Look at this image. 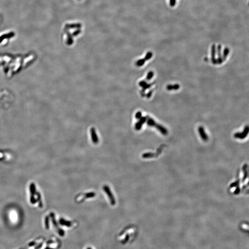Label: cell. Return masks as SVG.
Listing matches in <instances>:
<instances>
[{"label": "cell", "instance_id": "1", "mask_svg": "<svg viewBox=\"0 0 249 249\" xmlns=\"http://www.w3.org/2000/svg\"><path fill=\"white\" fill-rule=\"evenodd\" d=\"M103 189L104 190V191H105L106 193L108 195V197L109 200H110L111 204L112 205H115V199L114 198L111 192L110 191V189H109L108 186H105L103 187Z\"/></svg>", "mask_w": 249, "mask_h": 249}, {"label": "cell", "instance_id": "2", "mask_svg": "<svg viewBox=\"0 0 249 249\" xmlns=\"http://www.w3.org/2000/svg\"><path fill=\"white\" fill-rule=\"evenodd\" d=\"M30 192H31L30 201L32 204H35L36 203L37 201L34 198L35 194L36 193V187H35V185L34 183H31L30 185Z\"/></svg>", "mask_w": 249, "mask_h": 249}, {"label": "cell", "instance_id": "3", "mask_svg": "<svg viewBox=\"0 0 249 249\" xmlns=\"http://www.w3.org/2000/svg\"><path fill=\"white\" fill-rule=\"evenodd\" d=\"M42 242V239H37V240L31 241V242L28 243V249H36L37 248L38 249V248L39 247V245H41Z\"/></svg>", "mask_w": 249, "mask_h": 249}, {"label": "cell", "instance_id": "4", "mask_svg": "<svg viewBox=\"0 0 249 249\" xmlns=\"http://www.w3.org/2000/svg\"><path fill=\"white\" fill-rule=\"evenodd\" d=\"M153 84H147L146 82L145 81H141L139 83V86L143 88L142 91L141 92L142 97L145 96V91L147 90V89L149 88Z\"/></svg>", "mask_w": 249, "mask_h": 249}, {"label": "cell", "instance_id": "5", "mask_svg": "<svg viewBox=\"0 0 249 249\" xmlns=\"http://www.w3.org/2000/svg\"><path fill=\"white\" fill-rule=\"evenodd\" d=\"M146 120H147L146 117H142L139 119V121L135 124L136 130H140V129L141 128L143 124H144L146 121Z\"/></svg>", "mask_w": 249, "mask_h": 249}, {"label": "cell", "instance_id": "6", "mask_svg": "<svg viewBox=\"0 0 249 249\" xmlns=\"http://www.w3.org/2000/svg\"><path fill=\"white\" fill-rule=\"evenodd\" d=\"M216 45L214 44L212 46V48H211V61L214 64H217V61L216 59Z\"/></svg>", "mask_w": 249, "mask_h": 249}, {"label": "cell", "instance_id": "7", "mask_svg": "<svg viewBox=\"0 0 249 249\" xmlns=\"http://www.w3.org/2000/svg\"><path fill=\"white\" fill-rule=\"evenodd\" d=\"M91 136L92 141L94 144H98V136H97L94 128H91Z\"/></svg>", "mask_w": 249, "mask_h": 249}, {"label": "cell", "instance_id": "8", "mask_svg": "<svg viewBox=\"0 0 249 249\" xmlns=\"http://www.w3.org/2000/svg\"><path fill=\"white\" fill-rule=\"evenodd\" d=\"M198 131H199V133L200 135L201 136V137L202 138V139H203L204 141H207V140H208V136L206 134L202 126H200L199 128Z\"/></svg>", "mask_w": 249, "mask_h": 249}, {"label": "cell", "instance_id": "9", "mask_svg": "<svg viewBox=\"0 0 249 249\" xmlns=\"http://www.w3.org/2000/svg\"><path fill=\"white\" fill-rule=\"evenodd\" d=\"M155 127H156L163 135H166L168 134V130H166L165 128H164L163 126H162L161 125L156 124V125H155Z\"/></svg>", "mask_w": 249, "mask_h": 249}, {"label": "cell", "instance_id": "10", "mask_svg": "<svg viewBox=\"0 0 249 249\" xmlns=\"http://www.w3.org/2000/svg\"><path fill=\"white\" fill-rule=\"evenodd\" d=\"M180 86L179 84L175 85H169L166 86V89L168 91H173V90H177L179 89Z\"/></svg>", "mask_w": 249, "mask_h": 249}, {"label": "cell", "instance_id": "11", "mask_svg": "<svg viewBox=\"0 0 249 249\" xmlns=\"http://www.w3.org/2000/svg\"><path fill=\"white\" fill-rule=\"evenodd\" d=\"M146 118H147L146 121H147V125L149 126H155L156 123V122L155 121L154 119L149 117V116H146Z\"/></svg>", "mask_w": 249, "mask_h": 249}, {"label": "cell", "instance_id": "12", "mask_svg": "<svg viewBox=\"0 0 249 249\" xmlns=\"http://www.w3.org/2000/svg\"><path fill=\"white\" fill-rule=\"evenodd\" d=\"M249 132V127L247 126L245 128V131L243 132L242 134H236L235 135V136L237 138H243L245 137L246 135L248 134V132Z\"/></svg>", "mask_w": 249, "mask_h": 249}, {"label": "cell", "instance_id": "13", "mask_svg": "<svg viewBox=\"0 0 249 249\" xmlns=\"http://www.w3.org/2000/svg\"><path fill=\"white\" fill-rule=\"evenodd\" d=\"M37 195V201H38L39 203V206L40 208H42L43 207V203L41 201V195L39 192H37L36 193Z\"/></svg>", "mask_w": 249, "mask_h": 249}, {"label": "cell", "instance_id": "14", "mask_svg": "<svg viewBox=\"0 0 249 249\" xmlns=\"http://www.w3.org/2000/svg\"><path fill=\"white\" fill-rule=\"evenodd\" d=\"M145 61H145V59H140V60H138V61H137L136 63V65L138 67H141V66L145 64Z\"/></svg>", "mask_w": 249, "mask_h": 249}, {"label": "cell", "instance_id": "15", "mask_svg": "<svg viewBox=\"0 0 249 249\" xmlns=\"http://www.w3.org/2000/svg\"><path fill=\"white\" fill-rule=\"evenodd\" d=\"M60 223H61V224L65 225V226H71V222H67V221L66 222L64 219H61V220H60Z\"/></svg>", "mask_w": 249, "mask_h": 249}, {"label": "cell", "instance_id": "16", "mask_svg": "<svg viewBox=\"0 0 249 249\" xmlns=\"http://www.w3.org/2000/svg\"><path fill=\"white\" fill-rule=\"evenodd\" d=\"M229 48H225V50H224V52H223V60H225L226 58V57H227V55H229Z\"/></svg>", "mask_w": 249, "mask_h": 249}, {"label": "cell", "instance_id": "17", "mask_svg": "<svg viewBox=\"0 0 249 249\" xmlns=\"http://www.w3.org/2000/svg\"><path fill=\"white\" fill-rule=\"evenodd\" d=\"M154 76V72L152 71H150L148 72V74H147V77H146V80H150V79H152L153 77Z\"/></svg>", "mask_w": 249, "mask_h": 249}, {"label": "cell", "instance_id": "18", "mask_svg": "<svg viewBox=\"0 0 249 249\" xmlns=\"http://www.w3.org/2000/svg\"><path fill=\"white\" fill-rule=\"evenodd\" d=\"M153 54L151 52H149L146 54L145 57V61H148L152 57Z\"/></svg>", "mask_w": 249, "mask_h": 249}, {"label": "cell", "instance_id": "19", "mask_svg": "<svg viewBox=\"0 0 249 249\" xmlns=\"http://www.w3.org/2000/svg\"><path fill=\"white\" fill-rule=\"evenodd\" d=\"M95 196V194L93 192H90V193H88L85 194V198H92Z\"/></svg>", "mask_w": 249, "mask_h": 249}, {"label": "cell", "instance_id": "20", "mask_svg": "<svg viewBox=\"0 0 249 249\" xmlns=\"http://www.w3.org/2000/svg\"><path fill=\"white\" fill-rule=\"evenodd\" d=\"M221 46L219 45L217 47V54H218V58H222V54H221Z\"/></svg>", "mask_w": 249, "mask_h": 249}, {"label": "cell", "instance_id": "21", "mask_svg": "<svg viewBox=\"0 0 249 249\" xmlns=\"http://www.w3.org/2000/svg\"><path fill=\"white\" fill-rule=\"evenodd\" d=\"M48 221H49V218H48V216H46L45 220V224L46 228L47 229L49 228V222Z\"/></svg>", "mask_w": 249, "mask_h": 249}, {"label": "cell", "instance_id": "22", "mask_svg": "<svg viewBox=\"0 0 249 249\" xmlns=\"http://www.w3.org/2000/svg\"><path fill=\"white\" fill-rule=\"evenodd\" d=\"M142 117V113L140 112H138L135 115L136 119H140Z\"/></svg>", "mask_w": 249, "mask_h": 249}, {"label": "cell", "instance_id": "23", "mask_svg": "<svg viewBox=\"0 0 249 249\" xmlns=\"http://www.w3.org/2000/svg\"><path fill=\"white\" fill-rule=\"evenodd\" d=\"M153 92V90H150V91H149L147 93V94H146V98H149L150 97H151Z\"/></svg>", "mask_w": 249, "mask_h": 249}, {"label": "cell", "instance_id": "24", "mask_svg": "<svg viewBox=\"0 0 249 249\" xmlns=\"http://www.w3.org/2000/svg\"><path fill=\"white\" fill-rule=\"evenodd\" d=\"M176 3V0H170V6L173 7L175 6Z\"/></svg>", "mask_w": 249, "mask_h": 249}]
</instances>
